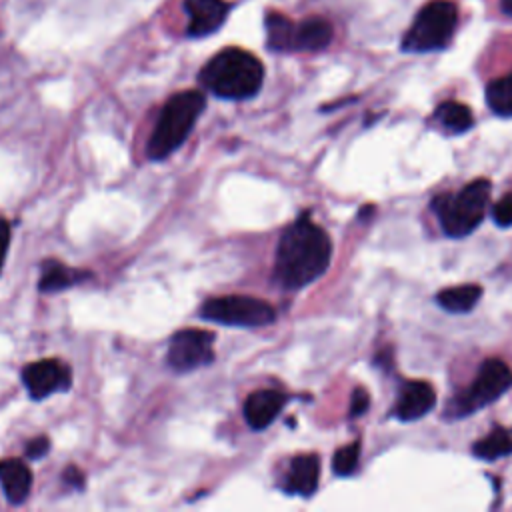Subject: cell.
<instances>
[{"mask_svg":"<svg viewBox=\"0 0 512 512\" xmlns=\"http://www.w3.org/2000/svg\"><path fill=\"white\" fill-rule=\"evenodd\" d=\"M288 396L274 388L252 392L244 402V418L252 430H264L286 406Z\"/></svg>","mask_w":512,"mask_h":512,"instance_id":"obj_11","label":"cell"},{"mask_svg":"<svg viewBox=\"0 0 512 512\" xmlns=\"http://www.w3.org/2000/svg\"><path fill=\"white\" fill-rule=\"evenodd\" d=\"M486 104L498 116H512V72L488 82Z\"/></svg>","mask_w":512,"mask_h":512,"instance_id":"obj_21","label":"cell"},{"mask_svg":"<svg viewBox=\"0 0 512 512\" xmlns=\"http://www.w3.org/2000/svg\"><path fill=\"white\" fill-rule=\"evenodd\" d=\"M512 386V370L500 358H488L482 362L472 386L456 396L446 408V416H468L478 408H484L498 400Z\"/></svg>","mask_w":512,"mask_h":512,"instance_id":"obj_6","label":"cell"},{"mask_svg":"<svg viewBox=\"0 0 512 512\" xmlns=\"http://www.w3.org/2000/svg\"><path fill=\"white\" fill-rule=\"evenodd\" d=\"M0 486L10 504H22L32 488V472L18 458L0 460Z\"/></svg>","mask_w":512,"mask_h":512,"instance_id":"obj_14","label":"cell"},{"mask_svg":"<svg viewBox=\"0 0 512 512\" xmlns=\"http://www.w3.org/2000/svg\"><path fill=\"white\" fill-rule=\"evenodd\" d=\"M500 8L506 16H512V0H500Z\"/></svg>","mask_w":512,"mask_h":512,"instance_id":"obj_28","label":"cell"},{"mask_svg":"<svg viewBox=\"0 0 512 512\" xmlns=\"http://www.w3.org/2000/svg\"><path fill=\"white\" fill-rule=\"evenodd\" d=\"M320 478V460L316 454H298L290 460L288 472L282 482L286 494L312 496L318 488Z\"/></svg>","mask_w":512,"mask_h":512,"instance_id":"obj_13","label":"cell"},{"mask_svg":"<svg viewBox=\"0 0 512 512\" xmlns=\"http://www.w3.org/2000/svg\"><path fill=\"white\" fill-rule=\"evenodd\" d=\"M482 296V286L478 284H460L452 288H444L436 294V302L446 312L464 314L476 306Z\"/></svg>","mask_w":512,"mask_h":512,"instance_id":"obj_18","label":"cell"},{"mask_svg":"<svg viewBox=\"0 0 512 512\" xmlns=\"http://www.w3.org/2000/svg\"><path fill=\"white\" fill-rule=\"evenodd\" d=\"M198 80L218 98L246 100L262 88L264 66L248 50L224 48L202 66Z\"/></svg>","mask_w":512,"mask_h":512,"instance_id":"obj_2","label":"cell"},{"mask_svg":"<svg viewBox=\"0 0 512 512\" xmlns=\"http://www.w3.org/2000/svg\"><path fill=\"white\" fill-rule=\"evenodd\" d=\"M184 10L188 14L186 34L204 38L222 28L230 14V4L226 0H184Z\"/></svg>","mask_w":512,"mask_h":512,"instance_id":"obj_10","label":"cell"},{"mask_svg":"<svg viewBox=\"0 0 512 512\" xmlns=\"http://www.w3.org/2000/svg\"><path fill=\"white\" fill-rule=\"evenodd\" d=\"M90 278L88 270H76L60 260L48 258L40 264V278H38V290L40 292H60L70 286H76Z\"/></svg>","mask_w":512,"mask_h":512,"instance_id":"obj_16","label":"cell"},{"mask_svg":"<svg viewBox=\"0 0 512 512\" xmlns=\"http://www.w3.org/2000/svg\"><path fill=\"white\" fill-rule=\"evenodd\" d=\"M204 106L206 96L202 90H184L170 96L168 102L162 106L154 130L148 138V160L158 162L174 154L192 132Z\"/></svg>","mask_w":512,"mask_h":512,"instance_id":"obj_3","label":"cell"},{"mask_svg":"<svg viewBox=\"0 0 512 512\" xmlns=\"http://www.w3.org/2000/svg\"><path fill=\"white\" fill-rule=\"evenodd\" d=\"M370 406V396L364 388H354L352 396H350V418H358L362 416Z\"/></svg>","mask_w":512,"mask_h":512,"instance_id":"obj_24","label":"cell"},{"mask_svg":"<svg viewBox=\"0 0 512 512\" xmlns=\"http://www.w3.org/2000/svg\"><path fill=\"white\" fill-rule=\"evenodd\" d=\"M358 458H360V442L354 440L342 448H338L332 456V470L338 476H350L356 466H358Z\"/></svg>","mask_w":512,"mask_h":512,"instance_id":"obj_22","label":"cell"},{"mask_svg":"<svg viewBox=\"0 0 512 512\" xmlns=\"http://www.w3.org/2000/svg\"><path fill=\"white\" fill-rule=\"evenodd\" d=\"M214 334L200 328L178 330L168 344L166 364L170 370L184 374L202 368L214 360Z\"/></svg>","mask_w":512,"mask_h":512,"instance_id":"obj_8","label":"cell"},{"mask_svg":"<svg viewBox=\"0 0 512 512\" xmlns=\"http://www.w3.org/2000/svg\"><path fill=\"white\" fill-rule=\"evenodd\" d=\"M434 402H436V392L428 382L424 380L406 382L394 406V416L402 422L420 420L434 408Z\"/></svg>","mask_w":512,"mask_h":512,"instance_id":"obj_12","label":"cell"},{"mask_svg":"<svg viewBox=\"0 0 512 512\" xmlns=\"http://www.w3.org/2000/svg\"><path fill=\"white\" fill-rule=\"evenodd\" d=\"M24 452H26V456H28L30 460H38V458L46 456V454L50 452V438L44 436V434H40V436L28 440Z\"/></svg>","mask_w":512,"mask_h":512,"instance_id":"obj_25","label":"cell"},{"mask_svg":"<svg viewBox=\"0 0 512 512\" xmlns=\"http://www.w3.org/2000/svg\"><path fill=\"white\" fill-rule=\"evenodd\" d=\"M492 220L506 228V226H512V192L504 194L492 208Z\"/></svg>","mask_w":512,"mask_h":512,"instance_id":"obj_23","label":"cell"},{"mask_svg":"<svg viewBox=\"0 0 512 512\" xmlns=\"http://www.w3.org/2000/svg\"><path fill=\"white\" fill-rule=\"evenodd\" d=\"M434 116L442 124V128H446L450 134H462V132H466L474 124L472 110L466 104L454 102V100L442 102L436 108Z\"/></svg>","mask_w":512,"mask_h":512,"instance_id":"obj_19","label":"cell"},{"mask_svg":"<svg viewBox=\"0 0 512 512\" xmlns=\"http://www.w3.org/2000/svg\"><path fill=\"white\" fill-rule=\"evenodd\" d=\"M458 24V10L454 2L432 0L420 8L412 26L402 38L404 52H434L450 44Z\"/></svg>","mask_w":512,"mask_h":512,"instance_id":"obj_5","label":"cell"},{"mask_svg":"<svg viewBox=\"0 0 512 512\" xmlns=\"http://www.w3.org/2000/svg\"><path fill=\"white\" fill-rule=\"evenodd\" d=\"M8 246H10V224L4 218H0V268L6 260Z\"/></svg>","mask_w":512,"mask_h":512,"instance_id":"obj_27","label":"cell"},{"mask_svg":"<svg viewBox=\"0 0 512 512\" xmlns=\"http://www.w3.org/2000/svg\"><path fill=\"white\" fill-rule=\"evenodd\" d=\"M472 452L482 460H498L512 454V436L504 428H494L488 436L474 442Z\"/></svg>","mask_w":512,"mask_h":512,"instance_id":"obj_20","label":"cell"},{"mask_svg":"<svg viewBox=\"0 0 512 512\" xmlns=\"http://www.w3.org/2000/svg\"><path fill=\"white\" fill-rule=\"evenodd\" d=\"M332 258L330 236L300 214L280 236L274 258V280L284 290H300L318 280Z\"/></svg>","mask_w":512,"mask_h":512,"instance_id":"obj_1","label":"cell"},{"mask_svg":"<svg viewBox=\"0 0 512 512\" xmlns=\"http://www.w3.org/2000/svg\"><path fill=\"white\" fill-rule=\"evenodd\" d=\"M264 28H266V46L272 52H294V32L296 22H292L288 16L268 10L264 16Z\"/></svg>","mask_w":512,"mask_h":512,"instance_id":"obj_17","label":"cell"},{"mask_svg":"<svg viewBox=\"0 0 512 512\" xmlns=\"http://www.w3.org/2000/svg\"><path fill=\"white\" fill-rule=\"evenodd\" d=\"M334 30L326 18L310 16L296 24L294 52H320L332 42Z\"/></svg>","mask_w":512,"mask_h":512,"instance_id":"obj_15","label":"cell"},{"mask_svg":"<svg viewBox=\"0 0 512 512\" xmlns=\"http://www.w3.org/2000/svg\"><path fill=\"white\" fill-rule=\"evenodd\" d=\"M62 478H64V482H66L68 486H72V488H76V490H82L84 484H86V478H84L82 470H80L78 466H74V464H70V466L64 470Z\"/></svg>","mask_w":512,"mask_h":512,"instance_id":"obj_26","label":"cell"},{"mask_svg":"<svg viewBox=\"0 0 512 512\" xmlns=\"http://www.w3.org/2000/svg\"><path fill=\"white\" fill-rule=\"evenodd\" d=\"M22 384L26 386L30 398L44 400L50 394L70 390L72 374L62 360L44 358L22 368Z\"/></svg>","mask_w":512,"mask_h":512,"instance_id":"obj_9","label":"cell"},{"mask_svg":"<svg viewBox=\"0 0 512 512\" xmlns=\"http://www.w3.org/2000/svg\"><path fill=\"white\" fill-rule=\"evenodd\" d=\"M200 316L208 322L224 324V326H238V328H258L272 324L276 318V310L254 296L230 294L210 298L202 304Z\"/></svg>","mask_w":512,"mask_h":512,"instance_id":"obj_7","label":"cell"},{"mask_svg":"<svg viewBox=\"0 0 512 512\" xmlns=\"http://www.w3.org/2000/svg\"><path fill=\"white\" fill-rule=\"evenodd\" d=\"M492 184L486 178L472 180L460 192H442L432 200L442 230L452 238H462L478 228L484 218Z\"/></svg>","mask_w":512,"mask_h":512,"instance_id":"obj_4","label":"cell"}]
</instances>
